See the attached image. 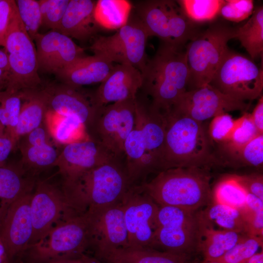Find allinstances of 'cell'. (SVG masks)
Instances as JSON below:
<instances>
[{
  "instance_id": "2e32d148",
  "label": "cell",
  "mask_w": 263,
  "mask_h": 263,
  "mask_svg": "<svg viewBox=\"0 0 263 263\" xmlns=\"http://www.w3.org/2000/svg\"><path fill=\"white\" fill-rule=\"evenodd\" d=\"M30 211L33 234L29 246L43 238L60 220L75 215L69 207L61 187L41 180L37 181L32 192Z\"/></svg>"
},
{
  "instance_id": "4fadbf2b",
  "label": "cell",
  "mask_w": 263,
  "mask_h": 263,
  "mask_svg": "<svg viewBox=\"0 0 263 263\" xmlns=\"http://www.w3.org/2000/svg\"><path fill=\"white\" fill-rule=\"evenodd\" d=\"M128 247L152 248L159 207L139 186H132L122 200Z\"/></svg>"
},
{
  "instance_id": "484cf974",
  "label": "cell",
  "mask_w": 263,
  "mask_h": 263,
  "mask_svg": "<svg viewBox=\"0 0 263 263\" xmlns=\"http://www.w3.org/2000/svg\"><path fill=\"white\" fill-rule=\"evenodd\" d=\"M22 103L14 133L16 145L19 139L42 125L47 112L38 89L22 92Z\"/></svg>"
},
{
  "instance_id": "60d3db41",
  "label": "cell",
  "mask_w": 263,
  "mask_h": 263,
  "mask_svg": "<svg viewBox=\"0 0 263 263\" xmlns=\"http://www.w3.org/2000/svg\"><path fill=\"white\" fill-rule=\"evenodd\" d=\"M236 119L228 113L219 114L213 117L207 130L208 136L213 143L221 145L226 143L233 131Z\"/></svg>"
},
{
  "instance_id": "f546056e",
  "label": "cell",
  "mask_w": 263,
  "mask_h": 263,
  "mask_svg": "<svg viewBox=\"0 0 263 263\" xmlns=\"http://www.w3.org/2000/svg\"><path fill=\"white\" fill-rule=\"evenodd\" d=\"M132 5L126 0H98L96 2L94 16L100 27L117 30L127 23Z\"/></svg>"
},
{
  "instance_id": "ab89813d",
  "label": "cell",
  "mask_w": 263,
  "mask_h": 263,
  "mask_svg": "<svg viewBox=\"0 0 263 263\" xmlns=\"http://www.w3.org/2000/svg\"><path fill=\"white\" fill-rule=\"evenodd\" d=\"M70 0H38L41 16V25L57 31Z\"/></svg>"
},
{
  "instance_id": "6da1fadb",
  "label": "cell",
  "mask_w": 263,
  "mask_h": 263,
  "mask_svg": "<svg viewBox=\"0 0 263 263\" xmlns=\"http://www.w3.org/2000/svg\"><path fill=\"white\" fill-rule=\"evenodd\" d=\"M122 159L115 158L63 180L61 187L75 214L93 212L122 201L132 186Z\"/></svg>"
},
{
  "instance_id": "8fae6325",
  "label": "cell",
  "mask_w": 263,
  "mask_h": 263,
  "mask_svg": "<svg viewBox=\"0 0 263 263\" xmlns=\"http://www.w3.org/2000/svg\"><path fill=\"white\" fill-rule=\"evenodd\" d=\"M149 35L135 15L109 36L95 37L90 49L111 62L132 65L142 71L148 60L146 45Z\"/></svg>"
},
{
  "instance_id": "f35d334b",
  "label": "cell",
  "mask_w": 263,
  "mask_h": 263,
  "mask_svg": "<svg viewBox=\"0 0 263 263\" xmlns=\"http://www.w3.org/2000/svg\"><path fill=\"white\" fill-rule=\"evenodd\" d=\"M19 18L29 36L34 40L41 25L38 0H15Z\"/></svg>"
},
{
  "instance_id": "8992f818",
  "label": "cell",
  "mask_w": 263,
  "mask_h": 263,
  "mask_svg": "<svg viewBox=\"0 0 263 263\" xmlns=\"http://www.w3.org/2000/svg\"><path fill=\"white\" fill-rule=\"evenodd\" d=\"M132 8L149 37L155 36L166 44L183 48L199 33L177 0H142Z\"/></svg>"
},
{
  "instance_id": "9a60e30c",
  "label": "cell",
  "mask_w": 263,
  "mask_h": 263,
  "mask_svg": "<svg viewBox=\"0 0 263 263\" xmlns=\"http://www.w3.org/2000/svg\"><path fill=\"white\" fill-rule=\"evenodd\" d=\"M85 214L89 225V248L94 250L95 258L105 260L114 251L128 247L122 201Z\"/></svg>"
},
{
  "instance_id": "4316f807",
  "label": "cell",
  "mask_w": 263,
  "mask_h": 263,
  "mask_svg": "<svg viewBox=\"0 0 263 263\" xmlns=\"http://www.w3.org/2000/svg\"><path fill=\"white\" fill-rule=\"evenodd\" d=\"M44 122L51 137L57 144L65 146L88 139H85V134L89 135L85 127L76 118L47 112Z\"/></svg>"
},
{
  "instance_id": "b9f144b4",
  "label": "cell",
  "mask_w": 263,
  "mask_h": 263,
  "mask_svg": "<svg viewBox=\"0 0 263 263\" xmlns=\"http://www.w3.org/2000/svg\"><path fill=\"white\" fill-rule=\"evenodd\" d=\"M254 10L252 0H225L219 14L227 20L239 22L250 17Z\"/></svg>"
},
{
  "instance_id": "7bdbcfd3",
  "label": "cell",
  "mask_w": 263,
  "mask_h": 263,
  "mask_svg": "<svg viewBox=\"0 0 263 263\" xmlns=\"http://www.w3.org/2000/svg\"><path fill=\"white\" fill-rule=\"evenodd\" d=\"M240 210L244 220L245 234L263 238V209H252L244 206Z\"/></svg>"
},
{
  "instance_id": "7dc6e473",
  "label": "cell",
  "mask_w": 263,
  "mask_h": 263,
  "mask_svg": "<svg viewBox=\"0 0 263 263\" xmlns=\"http://www.w3.org/2000/svg\"><path fill=\"white\" fill-rule=\"evenodd\" d=\"M251 119L260 133L263 134V96H261L252 113Z\"/></svg>"
},
{
  "instance_id": "d4e9b609",
  "label": "cell",
  "mask_w": 263,
  "mask_h": 263,
  "mask_svg": "<svg viewBox=\"0 0 263 263\" xmlns=\"http://www.w3.org/2000/svg\"><path fill=\"white\" fill-rule=\"evenodd\" d=\"M202 237L198 251L205 260L216 261L231 249L243 234L232 231L216 229L202 212Z\"/></svg>"
},
{
  "instance_id": "db71d44e",
  "label": "cell",
  "mask_w": 263,
  "mask_h": 263,
  "mask_svg": "<svg viewBox=\"0 0 263 263\" xmlns=\"http://www.w3.org/2000/svg\"><path fill=\"white\" fill-rule=\"evenodd\" d=\"M46 263H83L81 260L78 258L76 259L64 260L58 261H54Z\"/></svg>"
},
{
  "instance_id": "52a82bcc",
  "label": "cell",
  "mask_w": 263,
  "mask_h": 263,
  "mask_svg": "<svg viewBox=\"0 0 263 263\" xmlns=\"http://www.w3.org/2000/svg\"><path fill=\"white\" fill-rule=\"evenodd\" d=\"M235 38V29L216 24L199 34L186 49L189 70L188 90L209 84L229 50L228 41Z\"/></svg>"
},
{
  "instance_id": "4dcf8cb0",
  "label": "cell",
  "mask_w": 263,
  "mask_h": 263,
  "mask_svg": "<svg viewBox=\"0 0 263 263\" xmlns=\"http://www.w3.org/2000/svg\"><path fill=\"white\" fill-rule=\"evenodd\" d=\"M235 38L238 39L252 59L263 56V7L255 9L249 19L235 29Z\"/></svg>"
},
{
  "instance_id": "277c9868",
  "label": "cell",
  "mask_w": 263,
  "mask_h": 263,
  "mask_svg": "<svg viewBox=\"0 0 263 263\" xmlns=\"http://www.w3.org/2000/svg\"><path fill=\"white\" fill-rule=\"evenodd\" d=\"M210 181L207 169L174 168L159 172L139 186L159 206L195 212L212 199Z\"/></svg>"
},
{
  "instance_id": "816d5d0a",
  "label": "cell",
  "mask_w": 263,
  "mask_h": 263,
  "mask_svg": "<svg viewBox=\"0 0 263 263\" xmlns=\"http://www.w3.org/2000/svg\"><path fill=\"white\" fill-rule=\"evenodd\" d=\"M79 259L83 263H105L101 262L99 260L95 257L90 256L87 254L82 255Z\"/></svg>"
},
{
  "instance_id": "83f0119b",
  "label": "cell",
  "mask_w": 263,
  "mask_h": 263,
  "mask_svg": "<svg viewBox=\"0 0 263 263\" xmlns=\"http://www.w3.org/2000/svg\"><path fill=\"white\" fill-rule=\"evenodd\" d=\"M17 148L21 154L19 163L27 173L35 178L42 171L54 167L59 154L51 142Z\"/></svg>"
},
{
  "instance_id": "7a4b0ae2",
  "label": "cell",
  "mask_w": 263,
  "mask_h": 263,
  "mask_svg": "<svg viewBox=\"0 0 263 263\" xmlns=\"http://www.w3.org/2000/svg\"><path fill=\"white\" fill-rule=\"evenodd\" d=\"M140 90L153 109L169 112L188 90L189 70L186 51L162 42L141 72Z\"/></svg>"
},
{
  "instance_id": "d6a6232c",
  "label": "cell",
  "mask_w": 263,
  "mask_h": 263,
  "mask_svg": "<svg viewBox=\"0 0 263 263\" xmlns=\"http://www.w3.org/2000/svg\"><path fill=\"white\" fill-rule=\"evenodd\" d=\"M248 192L236 179L235 175L221 179L212 191L213 202L238 209L245 204Z\"/></svg>"
},
{
  "instance_id": "ee69618b",
  "label": "cell",
  "mask_w": 263,
  "mask_h": 263,
  "mask_svg": "<svg viewBox=\"0 0 263 263\" xmlns=\"http://www.w3.org/2000/svg\"><path fill=\"white\" fill-rule=\"evenodd\" d=\"M236 179L246 191L263 200V176L261 174L238 175Z\"/></svg>"
},
{
  "instance_id": "5bb4252c",
  "label": "cell",
  "mask_w": 263,
  "mask_h": 263,
  "mask_svg": "<svg viewBox=\"0 0 263 263\" xmlns=\"http://www.w3.org/2000/svg\"><path fill=\"white\" fill-rule=\"evenodd\" d=\"M38 91L46 104L47 112L76 118L89 135L94 120L103 107L97 104L94 93L62 83L41 86Z\"/></svg>"
},
{
  "instance_id": "c3c4849f",
  "label": "cell",
  "mask_w": 263,
  "mask_h": 263,
  "mask_svg": "<svg viewBox=\"0 0 263 263\" xmlns=\"http://www.w3.org/2000/svg\"><path fill=\"white\" fill-rule=\"evenodd\" d=\"M10 80L9 71L0 68V92L5 90L7 88Z\"/></svg>"
},
{
  "instance_id": "bcb514c9",
  "label": "cell",
  "mask_w": 263,
  "mask_h": 263,
  "mask_svg": "<svg viewBox=\"0 0 263 263\" xmlns=\"http://www.w3.org/2000/svg\"><path fill=\"white\" fill-rule=\"evenodd\" d=\"M16 148V144L12 137L0 131V166L6 163L10 153Z\"/></svg>"
},
{
  "instance_id": "11a10c76",
  "label": "cell",
  "mask_w": 263,
  "mask_h": 263,
  "mask_svg": "<svg viewBox=\"0 0 263 263\" xmlns=\"http://www.w3.org/2000/svg\"><path fill=\"white\" fill-rule=\"evenodd\" d=\"M196 263H222L218 261H207V260H204L202 262Z\"/></svg>"
},
{
  "instance_id": "74e56055",
  "label": "cell",
  "mask_w": 263,
  "mask_h": 263,
  "mask_svg": "<svg viewBox=\"0 0 263 263\" xmlns=\"http://www.w3.org/2000/svg\"><path fill=\"white\" fill-rule=\"evenodd\" d=\"M259 133L251 118L250 114L244 113L236 119L235 127L229 140L220 145L221 149H233L242 147L255 138Z\"/></svg>"
},
{
  "instance_id": "44dd1931",
  "label": "cell",
  "mask_w": 263,
  "mask_h": 263,
  "mask_svg": "<svg viewBox=\"0 0 263 263\" xmlns=\"http://www.w3.org/2000/svg\"><path fill=\"white\" fill-rule=\"evenodd\" d=\"M142 84V74L138 69L130 65L117 64L94 92V98L100 107L135 99Z\"/></svg>"
},
{
  "instance_id": "9c48e42d",
  "label": "cell",
  "mask_w": 263,
  "mask_h": 263,
  "mask_svg": "<svg viewBox=\"0 0 263 263\" xmlns=\"http://www.w3.org/2000/svg\"><path fill=\"white\" fill-rule=\"evenodd\" d=\"M18 14L16 5L5 38L10 80L6 90L26 91L39 89L36 48Z\"/></svg>"
},
{
  "instance_id": "f6af8a7d",
  "label": "cell",
  "mask_w": 263,
  "mask_h": 263,
  "mask_svg": "<svg viewBox=\"0 0 263 263\" xmlns=\"http://www.w3.org/2000/svg\"><path fill=\"white\" fill-rule=\"evenodd\" d=\"M15 6V0H0V46H4L5 36Z\"/></svg>"
},
{
  "instance_id": "5b68a950",
  "label": "cell",
  "mask_w": 263,
  "mask_h": 263,
  "mask_svg": "<svg viewBox=\"0 0 263 263\" xmlns=\"http://www.w3.org/2000/svg\"><path fill=\"white\" fill-rule=\"evenodd\" d=\"M90 246L85 214L67 217L56 223L38 242L29 246L18 263H46L79 258Z\"/></svg>"
},
{
  "instance_id": "30bf717a",
  "label": "cell",
  "mask_w": 263,
  "mask_h": 263,
  "mask_svg": "<svg viewBox=\"0 0 263 263\" xmlns=\"http://www.w3.org/2000/svg\"><path fill=\"white\" fill-rule=\"evenodd\" d=\"M209 84L235 99L253 100L260 97L263 91V67L229 49Z\"/></svg>"
},
{
  "instance_id": "f1b7e54d",
  "label": "cell",
  "mask_w": 263,
  "mask_h": 263,
  "mask_svg": "<svg viewBox=\"0 0 263 263\" xmlns=\"http://www.w3.org/2000/svg\"><path fill=\"white\" fill-rule=\"evenodd\" d=\"M187 258L152 248H122L114 251L105 260L118 263H187Z\"/></svg>"
},
{
  "instance_id": "836d02e7",
  "label": "cell",
  "mask_w": 263,
  "mask_h": 263,
  "mask_svg": "<svg viewBox=\"0 0 263 263\" xmlns=\"http://www.w3.org/2000/svg\"><path fill=\"white\" fill-rule=\"evenodd\" d=\"M202 212L207 220L221 229L245 234L244 220L239 209L213 202Z\"/></svg>"
},
{
  "instance_id": "e0dca14e",
  "label": "cell",
  "mask_w": 263,
  "mask_h": 263,
  "mask_svg": "<svg viewBox=\"0 0 263 263\" xmlns=\"http://www.w3.org/2000/svg\"><path fill=\"white\" fill-rule=\"evenodd\" d=\"M249 104L225 95L209 84L187 91L169 112L203 122L219 114L245 111Z\"/></svg>"
},
{
  "instance_id": "3957f363",
  "label": "cell",
  "mask_w": 263,
  "mask_h": 263,
  "mask_svg": "<svg viewBox=\"0 0 263 263\" xmlns=\"http://www.w3.org/2000/svg\"><path fill=\"white\" fill-rule=\"evenodd\" d=\"M166 119L160 171L174 168L208 169L221 164L203 122L170 112L166 114Z\"/></svg>"
},
{
  "instance_id": "7c38bea8",
  "label": "cell",
  "mask_w": 263,
  "mask_h": 263,
  "mask_svg": "<svg viewBox=\"0 0 263 263\" xmlns=\"http://www.w3.org/2000/svg\"><path fill=\"white\" fill-rule=\"evenodd\" d=\"M135 98L103 106L89 134L91 138L118 158H125V141L135 125Z\"/></svg>"
},
{
  "instance_id": "cb8c5ba5",
  "label": "cell",
  "mask_w": 263,
  "mask_h": 263,
  "mask_svg": "<svg viewBox=\"0 0 263 263\" xmlns=\"http://www.w3.org/2000/svg\"><path fill=\"white\" fill-rule=\"evenodd\" d=\"M37 181L19 162L0 166V228L9 207L20 198L32 193Z\"/></svg>"
},
{
  "instance_id": "7402d4cb",
  "label": "cell",
  "mask_w": 263,
  "mask_h": 263,
  "mask_svg": "<svg viewBox=\"0 0 263 263\" xmlns=\"http://www.w3.org/2000/svg\"><path fill=\"white\" fill-rule=\"evenodd\" d=\"M96 2L70 0L57 31L81 41L94 37L100 28L94 16Z\"/></svg>"
},
{
  "instance_id": "603a6c76",
  "label": "cell",
  "mask_w": 263,
  "mask_h": 263,
  "mask_svg": "<svg viewBox=\"0 0 263 263\" xmlns=\"http://www.w3.org/2000/svg\"><path fill=\"white\" fill-rule=\"evenodd\" d=\"M114 65L96 55L82 57L55 74L61 83L74 87L101 83Z\"/></svg>"
},
{
  "instance_id": "f5cc1de1",
  "label": "cell",
  "mask_w": 263,
  "mask_h": 263,
  "mask_svg": "<svg viewBox=\"0 0 263 263\" xmlns=\"http://www.w3.org/2000/svg\"><path fill=\"white\" fill-rule=\"evenodd\" d=\"M245 263H263V252L257 253L251 257Z\"/></svg>"
},
{
  "instance_id": "ffe728a7",
  "label": "cell",
  "mask_w": 263,
  "mask_h": 263,
  "mask_svg": "<svg viewBox=\"0 0 263 263\" xmlns=\"http://www.w3.org/2000/svg\"><path fill=\"white\" fill-rule=\"evenodd\" d=\"M34 40L37 46L38 70L44 73L55 74L85 56L83 48L57 31L38 33Z\"/></svg>"
},
{
  "instance_id": "d6986e66",
  "label": "cell",
  "mask_w": 263,
  "mask_h": 263,
  "mask_svg": "<svg viewBox=\"0 0 263 263\" xmlns=\"http://www.w3.org/2000/svg\"><path fill=\"white\" fill-rule=\"evenodd\" d=\"M118 158L99 142L88 139L64 146L54 165L63 180L73 178L95 167Z\"/></svg>"
},
{
  "instance_id": "d590c367",
  "label": "cell",
  "mask_w": 263,
  "mask_h": 263,
  "mask_svg": "<svg viewBox=\"0 0 263 263\" xmlns=\"http://www.w3.org/2000/svg\"><path fill=\"white\" fill-rule=\"evenodd\" d=\"M22 103V92L8 90L0 92V124L10 128L11 136L15 142L14 133Z\"/></svg>"
},
{
  "instance_id": "8d00e7d4",
  "label": "cell",
  "mask_w": 263,
  "mask_h": 263,
  "mask_svg": "<svg viewBox=\"0 0 263 263\" xmlns=\"http://www.w3.org/2000/svg\"><path fill=\"white\" fill-rule=\"evenodd\" d=\"M263 246V238L243 234L235 245L220 259L222 263H245Z\"/></svg>"
},
{
  "instance_id": "681fc988",
  "label": "cell",
  "mask_w": 263,
  "mask_h": 263,
  "mask_svg": "<svg viewBox=\"0 0 263 263\" xmlns=\"http://www.w3.org/2000/svg\"><path fill=\"white\" fill-rule=\"evenodd\" d=\"M0 263H13L0 234Z\"/></svg>"
},
{
  "instance_id": "ba28073f",
  "label": "cell",
  "mask_w": 263,
  "mask_h": 263,
  "mask_svg": "<svg viewBox=\"0 0 263 263\" xmlns=\"http://www.w3.org/2000/svg\"><path fill=\"white\" fill-rule=\"evenodd\" d=\"M202 237L201 212L159 206L152 248L188 256L198 251Z\"/></svg>"
},
{
  "instance_id": "f907efd6",
  "label": "cell",
  "mask_w": 263,
  "mask_h": 263,
  "mask_svg": "<svg viewBox=\"0 0 263 263\" xmlns=\"http://www.w3.org/2000/svg\"><path fill=\"white\" fill-rule=\"evenodd\" d=\"M0 68L9 71L7 55L5 51L0 49Z\"/></svg>"
},
{
  "instance_id": "1f68e13d",
  "label": "cell",
  "mask_w": 263,
  "mask_h": 263,
  "mask_svg": "<svg viewBox=\"0 0 263 263\" xmlns=\"http://www.w3.org/2000/svg\"><path fill=\"white\" fill-rule=\"evenodd\" d=\"M220 150L219 159L220 161L223 159L222 163L261 167L263 164V134L239 148Z\"/></svg>"
},
{
  "instance_id": "e575fe53",
  "label": "cell",
  "mask_w": 263,
  "mask_h": 263,
  "mask_svg": "<svg viewBox=\"0 0 263 263\" xmlns=\"http://www.w3.org/2000/svg\"><path fill=\"white\" fill-rule=\"evenodd\" d=\"M188 19L194 23L214 19L218 15L223 0H177Z\"/></svg>"
},
{
  "instance_id": "ac0fdd59",
  "label": "cell",
  "mask_w": 263,
  "mask_h": 263,
  "mask_svg": "<svg viewBox=\"0 0 263 263\" xmlns=\"http://www.w3.org/2000/svg\"><path fill=\"white\" fill-rule=\"evenodd\" d=\"M32 194L20 198L11 205L0 228V234L13 263H19L32 236Z\"/></svg>"
}]
</instances>
